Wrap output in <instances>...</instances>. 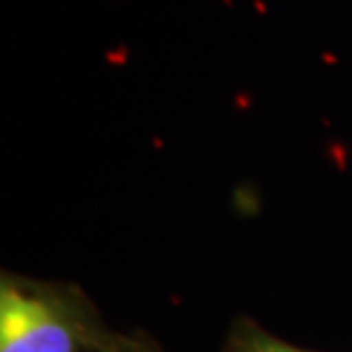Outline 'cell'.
<instances>
[{"mask_svg":"<svg viewBox=\"0 0 352 352\" xmlns=\"http://www.w3.org/2000/svg\"><path fill=\"white\" fill-rule=\"evenodd\" d=\"M117 352H146V350H138V348H131V350H117Z\"/></svg>","mask_w":352,"mask_h":352,"instance_id":"3957f363","label":"cell"},{"mask_svg":"<svg viewBox=\"0 0 352 352\" xmlns=\"http://www.w3.org/2000/svg\"><path fill=\"white\" fill-rule=\"evenodd\" d=\"M78 295L41 281L3 274L0 352H117Z\"/></svg>","mask_w":352,"mask_h":352,"instance_id":"6da1fadb","label":"cell"},{"mask_svg":"<svg viewBox=\"0 0 352 352\" xmlns=\"http://www.w3.org/2000/svg\"><path fill=\"white\" fill-rule=\"evenodd\" d=\"M229 352H311L305 348H298L284 339H277L274 334L258 329L254 325H243L231 339Z\"/></svg>","mask_w":352,"mask_h":352,"instance_id":"7a4b0ae2","label":"cell"}]
</instances>
